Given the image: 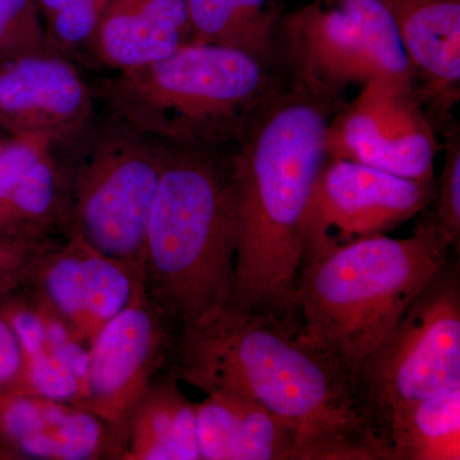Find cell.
I'll use <instances>...</instances> for the list:
<instances>
[{
	"label": "cell",
	"instance_id": "cell-1",
	"mask_svg": "<svg viewBox=\"0 0 460 460\" xmlns=\"http://www.w3.org/2000/svg\"><path fill=\"white\" fill-rule=\"evenodd\" d=\"M164 370L206 395L261 404L296 432L295 460H384L352 376L269 314L224 307L180 330Z\"/></svg>",
	"mask_w": 460,
	"mask_h": 460
},
{
	"label": "cell",
	"instance_id": "cell-2",
	"mask_svg": "<svg viewBox=\"0 0 460 460\" xmlns=\"http://www.w3.org/2000/svg\"><path fill=\"white\" fill-rule=\"evenodd\" d=\"M334 100L295 86L253 115L233 153L239 238L226 308L261 313L301 332L296 283L305 213L326 162Z\"/></svg>",
	"mask_w": 460,
	"mask_h": 460
},
{
	"label": "cell",
	"instance_id": "cell-3",
	"mask_svg": "<svg viewBox=\"0 0 460 460\" xmlns=\"http://www.w3.org/2000/svg\"><path fill=\"white\" fill-rule=\"evenodd\" d=\"M217 148L169 144L148 219L142 284L178 330L223 310L234 287L237 189Z\"/></svg>",
	"mask_w": 460,
	"mask_h": 460
},
{
	"label": "cell",
	"instance_id": "cell-4",
	"mask_svg": "<svg viewBox=\"0 0 460 460\" xmlns=\"http://www.w3.org/2000/svg\"><path fill=\"white\" fill-rule=\"evenodd\" d=\"M422 214L411 237L359 239L299 268L302 335L350 376L456 252L428 208Z\"/></svg>",
	"mask_w": 460,
	"mask_h": 460
},
{
	"label": "cell",
	"instance_id": "cell-5",
	"mask_svg": "<svg viewBox=\"0 0 460 460\" xmlns=\"http://www.w3.org/2000/svg\"><path fill=\"white\" fill-rule=\"evenodd\" d=\"M278 90L268 65L257 58L189 42L150 65L115 71L95 96L113 119L151 137L222 147L237 144Z\"/></svg>",
	"mask_w": 460,
	"mask_h": 460
},
{
	"label": "cell",
	"instance_id": "cell-6",
	"mask_svg": "<svg viewBox=\"0 0 460 460\" xmlns=\"http://www.w3.org/2000/svg\"><path fill=\"white\" fill-rule=\"evenodd\" d=\"M69 166V224L102 255L142 272L148 219L169 144L111 119Z\"/></svg>",
	"mask_w": 460,
	"mask_h": 460
},
{
	"label": "cell",
	"instance_id": "cell-7",
	"mask_svg": "<svg viewBox=\"0 0 460 460\" xmlns=\"http://www.w3.org/2000/svg\"><path fill=\"white\" fill-rule=\"evenodd\" d=\"M352 381L375 438L398 405L460 389L459 260L435 272Z\"/></svg>",
	"mask_w": 460,
	"mask_h": 460
},
{
	"label": "cell",
	"instance_id": "cell-8",
	"mask_svg": "<svg viewBox=\"0 0 460 460\" xmlns=\"http://www.w3.org/2000/svg\"><path fill=\"white\" fill-rule=\"evenodd\" d=\"M296 84L330 100L352 84L414 86L413 71L383 0H316L283 21Z\"/></svg>",
	"mask_w": 460,
	"mask_h": 460
},
{
	"label": "cell",
	"instance_id": "cell-9",
	"mask_svg": "<svg viewBox=\"0 0 460 460\" xmlns=\"http://www.w3.org/2000/svg\"><path fill=\"white\" fill-rule=\"evenodd\" d=\"M435 195L436 178L408 180L326 157L305 213L301 265L334 248L386 234L429 208Z\"/></svg>",
	"mask_w": 460,
	"mask_h": 460
},
{
	"label": "cell",
	"instance_id": "cell-10",
	"mask_svg": "<svg viewBox=\"0 0 460 460\" xmlns=\"http://www.w3.org/2000/svg\"><path fill=\"white\" fill-rule=\"evenodd\" d=\"M178 332L141 284L128 305L90 344L83 383L72 404L108 426L117 459L129 411L151 380L164 370Z\"/></svg>",
	"mask_w": 460,
	"mask_h": 460
},
{
	"label": "cell",
	"instance_id": "cell-11",
	"mask_svg": "<svg viewBox=\"0 0 460 460\" xmlns=\"http://www.w3.org/2000/svg\"><path fill=\"white\" fill-rule=\"evenodd\" d=\"M325 148L332 159L431 181L441 145L414 86L375 81L330 118Z\"/></svg>",
	"mask_w": 460,
	"mask_h": 460
},
{
	"label": "cell",
	"instance_id": "cell-12",
	"mask_svg": "<svg viewBox=\"0 0 460 460\" xmlns=\"http://www.w3.org/2000/svg\"><path fill=\"white\" fill-rule=\"evenodd\" d=\"M95 91L66 57L33 54L0 60V124L12 135L44 133L72 142L86 132Z\"/></svg>",
	"mask_w": 460,
	"mask_h": 460
},
{
	"label": "cell",
	"instance_id": "cell-13",
	"mask_svg": "<svg viewBox=\"0 0 460 460\" xmlns=\"http://www.w3.org/2000/svg\"><path fill=\"white\" fill-rule=\"evenodd\" d=\"M422 104L441 120L460 95V0H383Z\"/></svg>",
	"mask_w": 460,
	"mask_h": 460
},
{
	"label": "cell",
	"instance_id": "cell-14",
	"mask_svg": "<svg viewBox=\"0 0 460 460\" xmlns=\"http://www.w3.org/2000/svg\"><path fill=\"white\" fill-rule=\"evenodd\" d=\"M192 38L186 0H111L90 49L122 71L156 62Z\"/></svg>",
	"mask_w": 460,
	"mask_h": 460
},
{
	"label": "cell",
	"instance_id": "cell-15",
	"mask_svg": "<svg viewBox=\"0 0 460 460\" xmlns=\"http://www.w3.org/2000/svg\"><path fill=\"white\" fill-rule=\"evenodd\" d=\"M195 411L201 460H295L296 432L259 402L217 393Z\"/></svg>",
	"mask_w": 460,
	"mask_h": 460
},
{
	"label": "cell",
	"instance_id": "cell-16",
	"mask_svg": "<svg viewBox=\"0 0 460 460\" xmlns=\"http://www.w3.org/2000/svg\"><path fill=\"white\" fill-rule=\"evenodd\" d=\"M163 370L148 384L124 425L119 460H201L195 402Z\"/></svg>",
	"mask_w": 460,
	"mask_h": 460
},
{
	"label": "cell",
	"instance_id": "cell-17",
	"mask_svg": "<svg viewBox=\"0 0 460 460\" xmlns=\"http://www.w3.org/2000/svg\"><path fill=\"white\" fill-rule=\"evenodd\" d=\"M376 438L385 460H459L460 389L398 405Z\"/></svg>",
	"mask_w": 460,
	"mask_h": 460
},
{
	"label": "cell",
	"instance_id": "cell-18",
	"mask_svg": "<svg viewBox=\"0 0 460 460\" xmlns=\"http://www.w3.org/2000/svg\"><path fill=\"white\" fill-rule=\"evenodd\" d=\"M69 208L68 169L59 164L53 150L48 151L0 205V233L48 241L58 228L68 233Z\"/></svg>",
	"mask_w": 460,
	"mask_h": 460
},
{
	"label": "cell",
	"instance_id": "cell-19",
	"mask_svg": "<svg viewBox=\"0 0 460 460\" xmlns=\"http://www.w3.org/2000/svg\"><path fill=\"white\" fill-rule=\"evenodd\" d=\"M192 41L232 48L270 65L279 23L277 0H186Z\"/></svg>",
	"mask_w": 460,
	"mask_h": 460
},
{
	"label": "cell",
	"instance_id": "cell-20",
	"mask_svg": "<svg viewBox=\"0 0 460 460\" xmlns=\"http://www.w3.org/2000/svg\"><path fill=\"white\" fill-rule=\"evenodd\" d=\"M142 284V272L128 263L102 255L84 242L83 343L87 348L102 328L122 313Z\"/></svg>",
	"mask_w": 460,
	"mask_h": 460
},
{
	"label": "cell",
	"instance_id": "cell-21",
	"mask_svg": "<svg viewBox=\"0 0 460 460\" xmlns=\"http://www.w3.org/2000/svg\"><path fill=\"white\" fill-rule=\"evenodd\" d=\"M111 0H36L48 50L58 56L90 48Z\"/></svg>",
	"mask_w": 460,
	"mask_h": 460
},
{
	"label": "cell",
	"instance_id": "cell-22",
	"mask_svg": "<svg viewBox=\"0 0 460 460\" xmlns=\"http://www.w3.org/2000/svg\"><path fill=\"white\" fill-rule=\"evenodd\" d=\"M50 53L36 0H0V60Z\"/></svg>",
	"mask_w": 460,
	"mask_h": 460
},
{
	"label": "cell",
	"instance_id": "cell-23",
	"mask_svg": "<svg viewBox=\"0 0 460 460\" xmlns=\"http://www.w3.org/2000/svg\"><path fill=\"white\" fill-rule=\"evenodd\" d=\"M429 211L444 237L459 253L460 246V137L456 129L447 132L445 144V162L440 175L436 178V195Z\"/></svg>",
	"mask_w": 460,
	"mask_h": 460
},
{
	"label": "cell",
	"instance_id": "cell-24",
	"mask_svg": "<svg viewBox=\"0 0 460 460\" xmlns=\"http://www.w3.org/2000/svg\"><path fill=\"white\" fill-rule=\"evenodd\" d=\"M57 243L53 239L30 241L0 233V302L30 283L39 263Z\"/></svg>",
	"mask_w": 460,
	"mask_h": 460
},
{
	"label": "cell",
	"instance_id": "cell-25",
	"mask_svg": "<svg viewBox=\"0 0 460 460\" xmlns=\"http://www.w3.org/2000/svg\"><path fill=\"white\" fill-rule=\"evenodd\" d=\"M22 389L42 398L72 404L77 398L80 383L66 362L45 349L26 357Z\"/></svg>",
	"mask_w": 460,
	"mask_h": 460
},
{
	"label": "cell",
	"instance_id": "cell-26",
	"mask_svg": "<svg viewBox=\"0 0 460 460\" xmlns=\"http://www.w3.org/2000/svg\"><path fill=\"white\" fill-rule=\"evenodd\" d=\"M54 142L44 133L16 135L12 140L0 142V205L7 199L23 174L44 154L53 150Z\"/></svg>",
	"mask_w": 460,
	"mask_h": 460
},
{
	"label": "cell",
	"instance_id": "cell-27",
	"mask_svg": "<svg viewBox=\"0 0 460 460\" xmlns=\"http://www.w3.org/2000/svg\"><path fill=\"white\" fill-rule=\"evenodd\" d=\"M4 317L20 341L25 358L48 349L47 314L32 296L31 302L14 310L12 308V314Z\"/></svg>",
	"mask_w": 460,
	"mask_h": 460
},
{
	"label": "cell",
	"instance_id": "cell-28",
	"mask_svg": "<svg viewBox=\"0 0 460 460\" xmlns=\"http://www.w3.org/2000/svg\"><path fill=\"white\" fill-rule=\"evenodd\" d=\"M25 356L13 329L0 314V387L22 389Z\"/></svg>",
	"mask_w": 460,
	"mask_h": 460
}]
</instances>
